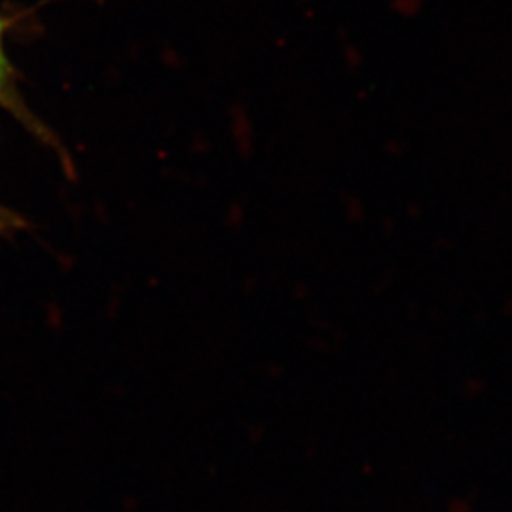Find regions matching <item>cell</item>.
Wrapping results in <instances>:
<instances>
[{
  "label": "cell",
  "mask_w": 512,
  "mask_h": 512,
  "mask_svg": "<svg viewBox=\"0 0 512 512\" xmlns=\"http://www.w3.org/2000/svg\"><path fill=\"white\" fill-rule=\"evenodd\" d=\"M10 84V61L4 50V21L0 19V99L6 97Z\"/></svg>",
  "instance_id": "obj_1"
},
{
  "label": "cell",
  "mask_w": 512,
  "mask_h": 512,
  "mask_svg": "<svg viewBox=\"0 0 512 512\" xmlns=\"http://www.w3.org/2000/svg\"><path fill=\"white\" fill-rule=\"evenodd\" d=\"M19 224L21 222H19L18 217H14L10 211L0 207V230H12V228H16Z\"/></svg>",
  "instance_id": "obj_2"
}]
</instances>
